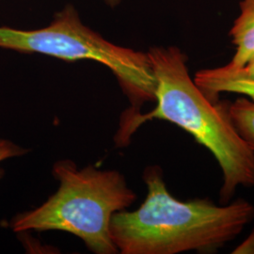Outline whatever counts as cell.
<instances>
[{
	"label": "cell",
	"mask_w": 254,
	"mask_h": 254,
	"mask_svg": "<svg viewBox=\"0 0 254 254\" xmlns=\"http://www.w3.org/2000/svg\"><path fill=\"white\" fill-rule=\"evenodd\" d=\"M143 179L147 196L140 207L111 218L110 236L120 254L213 253L236 238L254 218V205L244 199L224 205L208 199H176L157 166L146 168Z\"/></svg>",
	"instance_id": "obj_1"
},
{
	"label": "cell",
	"mask_w": 254,
	"mask_h": 254,
	"mask_svg": "<svg viewBox=\"0 0 254 254\" xmlns=\"http://www.w3.org/2000/svg\"><path fill=\"white\" fill-rule=\"evenodd\" d=\"M0 47L66 62L89 60L107 66L131 103V109L122 119L135 116L146 102L155 100V78L148 54L110 43L86 26L72 5L59 11L42 28L0 27Z\"/></svg>",
	"instance_id": "obj_4"
},
{
	"label": "cell",
	"mask_w": 254,
	"mask_h": 254,
	"mask_svg": "<svg viewBox=\"0 0 254 254\" xmlns=\"http://www.w3.org/2000/svg\"><path fill=\"white\" fill-rule=\"evenodd\" d=\"M230 35L236 47V54L221 68L235 71L244 66L254 55V0L240 2V14L231 28Z\"/></svg>",
	"instance_id": "obj_5"
},
{
	"label": "cell",
	"mask_w": 254,
	"mask_h": 254,
	"mask_svg": "<svg viewBox=\"0 0 254 254\" xmlns=\"http://www.w3.org/2000/svg\"><path fill=\"white\" fill-rule=\"evenodd\" d=\"M102 1H103L105 4H107L110 8H114V7L118 6L119 4H120V2H121L122 0H102Z\"/></svg>",
	"instance_id": "obj_11"
},
{
	"label": "cell",
	"mask_w": 254,
	"mask_h": 254,
	"mask_svg": "<svg viewBox=\"0 0 254 254\" xmlns=\"http://www.w3.org/2000/svg\"><path fill=\"white\" fill-rule=\"evenodd\" d=\"M228 113L236 132L254 157V101L240 97L228 106Z\"/></svg>",
	"instance_id": "obj_7"
},
{
	"label": "cell",
	"mask_w": 254,
	"mask_h": 254,
	"mask_svg": "<svg viewBox=\"0 0 254 254\" xmlns=\"http://www.w3.org/2000/svg\"><path fill=\"white\" fill-rule=\"evenodd\" d=\"M194 81L201 91L213 103L218 102L221 92H230L244 95L254 101V80L247 78H223V79H206L194 77Z\"/></svg>",
	"instance_id": "obj_6"
},
{
	"label": "cell",
	"mask_w": 254,
	"mask_h": 254,
	"mask_svg": "<svg viewBox=\"0 0 254 254\" xmlns=\"http://www.w3.org/2000/svg\"><path fill=\"white\" fill-rule=\"evenodd\" d=\"M234 254H254V230L245 241L236 248Z\"/></svg>",
	"instance_id": "obj_10"
},
{
	"label": "cell",
	"mask_w": 254,
	"mask_h": 254,
	"mask_svg": "<svg viewBox=\"0 0 254 254\" xmlns=\"http://www.w3.org/2000/svg\"><path fill=\"white\" fill-rule=\"evenodd\" d=\"M27 154V150L11 142L8 139L0 138V163L11 157H16ZM4 176V171L0 168V180Z\"/></svg>",
	"instance_id": "obj_9"
},
{
	"label": "cell",
	"mask_w": 254,
	"mask_h": 254,
	"mask_svg": "<svg viewBox=\"0 0 254 254\" xmlns=\"http://www.w3.org/2000/svg\"><path fill=\"white\" fill-rule=\"evenodd\" d=\"M196 77L206 79H223V78H247L254 80V55L246 63L244 66L235 71H225L221 67L214 69L200 70Z\"/></svg>",
	"instance_id": "obj_8"
},
{
	"label": "cell",
	"mask_w": 254,
	"mask_h": 254,
	"mask_svg": "<svg viewBox=\"0 0 254 254\" xmlns=\"http://www.w3.org/2000/svg\"><path fill=\"white\" fill-rule=\"evenodd\" d=\"M53 175L60 182L59 190L41 206L16 215L11 229L16 233L67 232L79 237L94 254H118L110 236L111 218L136 199L125 176L92 166L79 170L69 159L57 161Z\"/></svg>",
	"instance_id": "obj_3"
},
{
	"label": "cell",
	"mask_w": 254,
	"mask_h": 254,
	"mask_svg": "<svg viewBox=\"0 0 254 254\" xmlns=\"http://www.w3.org/2000/svg\"><path fill=\"white\" fill-rule=\"evenodd\" d=\"M147 54L155 78L156 106L149 113L121 120L117 145L127 146L147 121H167L190 133L214 155L222 173V203H227L239 187H254V155L233 126L227 105L206 97L191 78L188 57L180 48L154 46Z\"/></svg>",
	"instance_id": "obj_2"
}]
</instances>
